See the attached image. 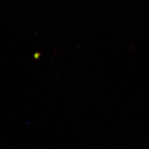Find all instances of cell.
I'll list each match as a JSON object with an SVG mask.
<instances>
[{"instance_id":"cell-1","label":"cell","mask_w":149,"mask_h":149,"mask_svg":"<svg viewBox=\"0 0 149 149\" xmlns=\"http://www.w3.org/2000/svg\"><path fill=\"white\" fill-rule=\"evenodd\" d=\"M40 53H35L34 55V58L36 59H38L40 57Z\"/></svg>"}]
</instances>
